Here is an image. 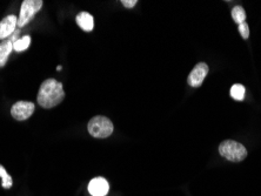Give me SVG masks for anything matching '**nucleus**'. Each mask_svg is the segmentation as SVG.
<instances>
[{
    "label": "nucleus",
    "mask_w": 261,
    "mask_h": 196,
    "mask_svg": "<svg viewBox=\"0 0 261 196\" xmlns=\"http://www.w3.org/2000/svg\"><path fill=\"white\" fill-rule=\"evenodd\" d=\"M65 92L63 83L57 81L56 79H47L41 83L37 101L44 108H52L63 101Z\"/></svg>",
    "instance_id": "f257e3e1"
},
{
    "label": "nucleus",
    "mask_w": 261,
    "mask_h": 196,
    "mask_svg": "<svg viewBox=\"0 0 261 196\" xmlns=\"http://www.w3.org/2000/svg\"><path fill=\"white\" fill-rule=\"evenodd\" d=\"M219 153L221 156L232 162H240L247 156V149L244 145L233 140H225L219 146Z\"/></svg>",
    "instance_id": "f03ea898"
},
{
    "label": "nucleus",
    "mask_w": 261,
    "mask_h": 196,
    "mask_svg": "<svg viewBox=\"0 0 261 196\" xmlns=\"http://www.w3.org/2000/svg\"><path fill=\"white\" fill-rule=\"evenodd\" d=\"M88 133L93 137L97 139H105L109 137L111 134L113 133L114 127L112 121L109 118L102 117V115H98V117L92 118L87 125Z\"/></svg>",
    "instance_id": "7ed1b4c3"
},
{
    "label": "nucleus",
    "mask_w": 261,
    "mask_h": 196,
    "mask_svg": "<svg viewBox=\"0 0 261 196\" xmlns=\"http://www.w3.org/2000/svg\"><path fill=\"white\" fill-rule=\"evenodd\" d=\"M43 2L41 0H25L21 4L20 14L18 17V26L22 27L26 24H29L38 11H40L43 7Z\"/></svg>",
    "instance_id": "20e7f679"
},
{
    "label": "nucleus",
    "mask_w": 261,
    "mask_h": 196,
    "mask_svg": "<svg viewBox=\"0 0 261 196\" xmlns=\"http://www.w3.org/2000/svg\"><path fill=\"white\" fill-rule=\"evenodd\" d=\"M34 103L30 101H18L11 108V115L18 121H24L33 114L34 112Z\"/></svg>",
    "instance_id": "39448f33"
},
{
    "label": "nucleus",
    "mask_w": 261,
    "mask_h": 196,
    "mask_svg": "<svg viewBox=\"0 0 261 196\" xmlns=\"http://www.w3.org/2000/svg\"><path fill=\"white\" fill-rule=\"evenodd\" d=\"M207 73H208V66L205 63H200L195 66L193 70H192L191 74L187 78V82H189L190 86L197 88L201 86L203 79L206 78Z\"/></svg>",
    "instance_id": "423d86ee"
},
{
    "label": "nucleus",
    "mask_w": 261,
    "mask_h": 196,
    "mask_svg": "<svg viewBox=\"0 0 261 196\" xmlns=\"http://www.w3.org/2000/svg\"><path fill=\"white\" fill-rule=\"evenodd\" d=\"M110 190V184L103 178H94L88 183V191L92 196H106Z\"/></svg>",
    "instance_id": "0eeeda50"
},
{
    "label": "nucleus",
    "mask_w": 261,
    "mask_h": 196,
    "mask_svg": "<svg viewBox=\"0 0 261 196\" xmlns=\"http://www.w3.org/2000/svg\"><path fill=\"white\" fill-rule=\"evenodd\" d=\"M18 25V18L17 15L11 14L7 15L0 21V39H6L10 36H12L15 26Z\"/></svg>",
    "instance_id": "6e6552de"
},
{
    "label": "nucleus",
    "mask_w": 261,
    "mask_h": 196,
    "mask_svg": "<svg viewBox=\"0 0 261 196\" xmlns=\"http://www.w3.org/2000/svg\"><path fill=\"white\" fill-rule=\"evenodd\" d=\"M76 24L82 30L85 32H91L94 29V19L92 17L91 13L88 12H80L75 18Z\"/></svg>",
    "instance_id": "1a4fd4ad"
},
{
    "label": "nucleus",
    "mask_w": 261,
    "mask_h": 196,
    "mask_svg": "<svg viewBox=\"0 0 261 196\" xmlns=\"http://www.w3.org/2000/svg\"><path fill=\"white\" fill-rule=\"evenodd\" d=\"M13 51L12 40H5L0 44V67H4L7 63V59Z\"/></svg>",
    "instance_id": "9d476101"
},
{
    "label": "nucleus",
    "mask_w": 261,
    "mask_h": 196,
    "mask_svg": "<svg viewBox=\"0 0 261 196\" xmlns=\"http://www.w3.org/2000/svg\"><path fill=\"white\" fill-rule=\"evenodd\" d=\"M245 93H246V90H245V87L240 83L233 85L231 88V97L234 100H237V101H243L245 98Z\"/></svg>",
    "instance_id": "9b49d317"
},
{
    "label": "nucleus",
    "mask_w": 261,
    "mask_h": 196,
    "mask_svg": "<svg viewBox=\"0 0 261 196\" xmlns=\"http://www.w3.org/2000/svg\"><path fill=\"white\" fill-rule=\"evenodd\" d=\"M30 44H31V37L30 36L22 37L21 39H17V41L13 42V51H17V52L25 51V49L29 48Z\"/></svg>",
    "instance_id": "f8f14e48"
},
{
    "label": "nucleus",
    "mask_w": 261,
    "mask_h": 196,
    "mask_svg": "<svg viewBox=\"0 0 261 196\" xmlns=\"http://www.w3.org/2000/svg\"><path fill=\"white\" fill-rule=\"evenodd\" d=\"M232 18L234 21L240 25L246 20V12H245V10L241 6H236L232 10Z\"/></svg>",
    "instance_id": "ddd939ff"
},
{
    "label": "nucleus",
    "mask_w": 261,
    "mask_h": 196,
    "mask_svg": "<svg viewBox=\"0 0 261 196\" xmlns=\"http://www.w3.org/2000/svg\"><path fill=\"white\" fill-rule=\"evenodd\" d=\"M0 178H2V186L5 188V189H10V188L12 187V178H11L9 173L5 171V168H4L2 164H0Z\"/></svg>",
    "instance_id": "4468645a"
},
{
    "label": "nucleus",
    "mask_w": 261,
    "mask_h": 196,
    "mask_svg": "<svg viewBox=\"0 0 261 196\" xmlns=\"http://www.w3.org/2000/svg\"><path fill=\"white\" fill-rule=\"evenodd\" d=\"M239 32L240 36L244 38V39H248L249 37V27L246 22H243V24L239 25Z\"/></svg>",
    "instance_id": "2eb2a0df"
},
{
    "label": "nucleus",
    "mask_w": 261,
    "mask_h": 196,
    "mask_svg": "<svg viewBox=\"0 0 261 196\" xmlns=\"http://www.w3.org/2000/svg\"><path fill=\"white\" fill-rule=\"evenodd\" d=\"M121 4L125 7H127V9H132V7H134V6L137 5L138 2H137V0H122Z\"/></svg>",
    "instance_id": "dca6fc26"
},
{
    "label": "nucleus",
    "mask_w": 261,
    "mask_h": 196,
    "mask_svg": "<svg viewBox=\"0 0 261 196\" xmlns=\"http://www.w3.org/2000/svg\"><path fill=\"white\" fill-rule=\"evenodd\" d=\"M61 68H63V67H61V66H58V67H57V70H58V71H61Z\"/></svg>",
    "instance_id": "f3484780"
}]
</instances>
